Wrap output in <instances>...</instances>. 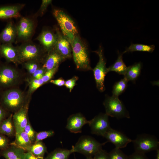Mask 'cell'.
Masks as SVG:
<instances>
[{
    "label": "cell",
    "instance_id": "cell-1",
    "mask_svg": "<svg viewBox=\"0 0 159 159\" xmlns=\"http://www.w3.org/2000/svg\"><path fill=\"white\" fill-rule=\"evenodd\" d=\"M16 47L19 64L30 61L42 63L47 53L41 45L33 43L31 40L22 42Z\"/></svg>",
    "mask_w": 159,
    "mask_h": 159
},
{
    "label": "cell",
    "instance_id": "cell-2",
    "mask_svg": "<svg viewBox=\"0 0 159 159\" xmlns=\"http://www.w3.org/2000/svg\"><path fill=\"white\" fill-rule=\"evenodd\" d=\"M70 43L77 69L84 70H91L87 48L79 34L75 36Z\"/></svg>",
    "mask_w": 159,
    "mask_h": 159
},
{
    "label": "cell",
    "instance_id": "cell-3",
    "mask_svg": "<svg viewBox=\"0 0 159 159\" xmlns=\"http://www.w3.org/2000/svg\"><path fill=\"white\" fill-rule=\"evenodd\" d=\"M1 104L8 110L15 112L25 103L24 93L19 89L14 88L6 90L1 95Z\"/></svg>",
    "mask_w": 159,
    "mask_h": 159
},
{
    "label": "cell",
    "instance_id": "cell-4",
    "mask_svg": "<svg viewBox=\"0 0 159 159\" xmlns=\"http://www.w3.org/2000/svg\"><path fill=\"white\" fill-rule=\"evenodd\" d=\"M107 142L100 143L94 138L89 136H81L75 145L71 149L72 153H81L86 157H92L102 149V146Z\"/></svg>",
    "mask_w": 159,
    "mask_h": 159
},
{
    "label": "cell",
    "instance_id": "cell-5",
    "mask_svg": "<svg viewBox=\"0 0 159 159\" xmlns=\"http://www.w3.org/2000/svg\"><path fill=\"white\" fill-rule=\"evenodd\" d=\"M53 14L59 26L62 33L69 42H71L75 36L78 34L74 21L61 10L54 9Z\"/></svg>",
    "mask_w": 159,
    "mask_h": 159
},
{
    "label": "cell",
    "instance_id": "cell-6",
    "mask_svg": "<svg viewBox=\"0 0 159 159\" xmlns=\"http://www.w3.org/2000/svg\"><path fill=\"white\" fill-rule=\"evenodd\" d=\"M132 142L135 152L145 154L159 149V141L153 135L145 133L138 135Z\"/></svg>",
    "mask_w": 159,
    "mask_h": 159
},
{
    "label": "cell",
    "instance_id": "cell-7",
    "mask_svg": "<svg viewBox=\"0 0 159 159\" xmlns=\"http://www.w3.org/2000/svg\"><path fill=\"white\" fill-rule=\"evenodd\" d=\"M105 113L108 116L117 119L130 118L129 112L118 97L107 96L103 102Z\"/></svg>",
    "mask_w": 159,
    "mask_h": 159
},
{
    "label": "cell",
    "instance_id": "cell-8",
    "mask_svg": "<svg viewBox=\"0 0 159 159\" xmlns=\"http://www.w3.org/2000/svg\"><path fill=\"white\" fill-rule=\"evenodd\" d=\"M16 25L17 42H25L31 40L34 34L35 27L34 20L27 17H21Z\"/></svg>",
    "mask_w": 159,
    "mask_h": 159
},
{
    "label": "cell",
    "instance_id": "cell-9",
    "mask_svg": "<svg viewBox=\"0 0 159 159\" xmlns=\"http://www.w3.org/2000/svg\"><path fill=\"white\" fill-rule=\"evenodd\" d=\"M98 55L99 60L95 67L92 69L95 81L96 87L101 92L105 90V79L107 73L106 62L103 55L102 49L100 47L99 49L95 51Z\"/></svg>",
    "mask_w": 159,
    "mask_h": 159
},
{
    "label": "cell",
    "instance_id": "cell-10",
    "mask_svg": "<svg viewBox=\"0 0 159 159\" xmlns=\"http://www.w3.org/2000/svg\"><path fill=\"white\" fill-rule=\"evenodd\" d=\"M20 74L16 68L10 65L0 64V87H11L18 83Z\"/></svg>",
    "mask_w": 159,
    "mask_h": 159
},
{
    "label": "cell",
    "instance_id": "cell-11",
    "mask_svg": "<svg viewBox=\"0 0 159 159\" xmlns=\"http://www.w3.org/2000/svg\"><path fill=\"white\" fill-rule=\"evenodd\" d=\"M108 117L105 113H100L89 120L88 124L91 133L103 137L111 128Z\"/></svg>",
    "mask_w": 159,
    "mask_h": 159
},
{
    "label": "cell",
    "instance_id": "cell-12",
    "mask_svg": "<svg viewBox=\"0 0 159 159\" xmlns=\"http://www.w3.org/2000/svg\"><path fill=\"white\" fill-rule=\"evenodd\" d=\"M104 137L113 144L115 148L121 149L125 147L132 140L122 132L111 127L106 132Z\"/></svg>",
    "mask_w": 159,
    "mask_h": 159
},
{
    "label": "cell",
    "instance_id": "cell-13",
    "mask_svg": "<svg viewBox=\"0 0 159 159\" xmlns=\"http://www.w3.org/2000/svg\"><path fill=\"white\" fill-rule=\"evenodd\" d=\"M29 103V102H27L13 115L12 120L15 134L23 131L27 124L28 119L27 114Z\"/></svg>",
    "mask_w": 159,
    "mask_h": 159
},
{
    "label": "cell",
    "instance_id": "cell-14",
    "mask_svg": "<svg viewBox=\"0 0 159 159\" xmlns=\"http://www.w3.org/2000/svg\"><path fill=\"white\" fill-rule=\"evenodd\" d=\"M57 40L54 48L65 59L72 57V48L69 40L58 28H56Z\"/></svg>",
    "mask_w": 159,
    "mask_h": 159
},
{
    "label": "cell",
    "instance_id": "cell-15",
    "mask_svg": "<svg viewBox=\"0 0 159 159\" xmlns=\"http://www.w3.org/2000/svg\"><path fill=\"white\" fill-rule=\"evenodd\" d=\"M36 39L47 53L54 48L57 40V35L56 33H54L50 30L44 29Z\"/></svg>",
    "mask_w": 159,
    "mask_h": 159
},
{
    "label": "cell",
    "instance_id": "cell-16",
    "mask_svg": "<svg viewBox=\"0 0 159 159\" xmlns=\"http://www.w3.org/2000/svg\"><path fill=\"white\" fill-rule=\"evenodd\" d=\"M89 122V120L82 114L77 113L71 115L68 118L66 128L72 133H80L83 126L88 124Z\"/></svg>",
    "mask_w": 159,
    "mask_h": 159
},
{
    "label": "cell",
    "instance_id": "cell-17",
    "mask_svg": "<svg viewBox=\"0 0 159 159\" xmlns=\"http://www.w3.org/2000/svg\"><path fill=\"white\" fill-rule=\"evenodd\" d=\"M65 59L54 48L47 52L42 61V67L46 70L59 67V64Z\"/></svg>",
    "mask_w": 159,
    "mask_h": 159
},
{
    "label": "cell",
    "instance_id": "cell-18",
    "mask_svg": "<svg viewBox=\"0 0 159 159\" xmlns=\"http://www.w3.org/2000/svg\"><path fill=\"white\" fill-rule=\"evenodd\" d=\"M25 5L19 4L0 6V19L21 17L20 12Z\"/></svg>",
    "mask_w": 159,
    "mask_h": 159
},
{
    "label": "cell",
    "instance_id": "cell-19",
    "mask_svg": "<svg viewBox=\"0 0 159 159\" xmlns=\"http://www.w3.org/2000/svg\"><path fill=\"white\" fill-rule=\"evenodd\" d=\"M16 37V25L12 21H9L0 33V44H12L15 41Z\"/></svg>",
    "mask_w": 159,
    "mask_h": 159
},
{
    "label": "cell",
    "instance_id": "cell-20",
    "mask_svg": "<svg viewBox=\"0 0 159 159\" xmlns=\"http://www.w3.org/2000/svg\"><path fill=\"white\" fill-rule=\"evenodd\" d=\"M0 56L7 62H12L16 65L19 64L17 47L14 46L12 44H0Z\"/></svg>",
    "mask_w": 159,
    "mask_h": 159
},
{
    "label": "cell",
    "instance_id": "cell-21",
    "mask_svg": "<svg viewBox=\"0 0 159 159\" xmlns=\"http://www.w3.org/2000/svg\"><path fill=\"white\" fill-rule=\"evenodd\" d=\"M6 149L1 150V155L5 159H25V150L11 144Z\"/></svg>",
    "mask_w": 159,
    "mask_h": 159
},
{
    "label": "cell",
    "instance_id": "cell-22",
    "mask_svg": "<svg viewBox=\"0 0 159 159\" xmlns=\"http://www.w3.org/2000/svg\"><path fill=\"white\" fill-rule=\"evenodd\" d=\"M28 151L30 147L32 144L27 135L24 131L17 134H15L14 141L11 144Z\"/></svg>",
    "mask_w": 159,
    "mask_h": 159
},
{
    "label": "cell",
    "instance_id": "cell-23",
    "mask_svg": "<svg viewBox=\"0 0 159 159\" xmlns=\"http://www.w3.org/2000/svg\"><path fill=\"white\" fill-rule=\"evenodd\" d=\"M12 117V114H11L2 122L0 124V134L9 136L15 134Z\"/></svg>",
    "mask_w": 159,
    "mask_h": 159
},
{
    "label": "cell",
    "instance_id": "cell-24",
    "mask_svg": "<svg viewBox=\"0 0 159 159\" xmlns=\"http://www.w3.org/2000/svg\"><path fill=\"white\" fill-rule=\"evenodd\" d=\"M141 68L140 62L136 63L127 67L124 77L128 81L135 82L140 74Z\"/></svg>",
    "mask_w": 159,
    "mask_h": 159
},
{
    "label": "cell",
    "instance_id": "cell-25",
    "mask_svg": "<svg viewBox=\"0 0 159 159\" xmlns=\"http://www.w3.org/2000/svg\"><path fill=\"white\" fill-rule=\"evenodd\" d=\"M123 53L119 54L117 59L114 63L107 68V73L111 71L115 72L119 74H125L127 67L122 59Z\"/></svg>",
    "mask_w": 159,
    "mask_h": 159
},
{
    "label": "cell",
    "instance_id": "cell-26",
    "mask_svg": "<svg viewBox=\"0 0 159 159\" xmlns=\"http://www.w3.org/2000/svg\"><path fill=\"white\" fill-rule=\"evenodd\" d=\"M28 151L38 158L44 159V155L47 151V148L44 143L40 141L32 144Z\"/></svg>",
    "mask_w": 159,
    "mask_h": 159
},
{
    "label": "cell",
    "instance_id": "cell-27",
    "mask_svg": "<svg viewBox=\"0 0 159 159\" xmlns=\"http://www.w3.org/2000/svg\"><path fill=\"white\" fill-rule=\"evenodd\" d=\"M72 153L71 149L58 148L52 152L44 159H69Z\"/></svg>",
    "mask_w": 159,
    "mask_h": 159
},
{
    "label": "cell",
    "instance_id": "cell-28",
    "mask_svg": "<svg viewBox=\"0 0 159 159\" xmlns=\"http://www.w3.org/2000/svg\"><path fill=\"white\" fill-rule=\"evenodd\" d=\"M155 49L153 45H147L143 44H131L123 52V54L128 52L141 51L152 52Z\"/></svg>",
    "mask_w": 159,
    "mask_h": 159
},
{
    "label": "cell",
    "instance_id": "cell-29",
    "mask_svg": "<svg viewBox=\"0 0 159 159\" xmlns=\"http://www.w3.org/2000/svg\"><path fill=\"white\" fill-rule=\"evenodd\" d=\"M128 81L124 77L116 82L113 85L112 90V95L118 97L122 93L127 86Z\"/></svg>",
    "mask_w": 159,
    "mask_h": 159
},
{
    "label": "cell",
    "instance_id": "cell-30",
    "mask_svg": "<svg viewBox=\"0 0 159 159\" xmlns=\"http://www.w3.org/2000/svg\"><path fill=\"white\" fill-rule=\"evenodd\" d=\"M40 63L37 61H30L24 62L22 64L28 72L32 75L37 69L42 67Z\"/></svg>",
    "mask_w": 159,
    "mask_h": 159
},
{
    "label": "cell",
    "instance_id": "cell-31",
    "mask_svg": "<svg viewBox=\"0 0 159 159\" xmlns=\"http://www.w3.org/2000/svg\"><path fill=\"white\" fill-rule=\"evenodd\" d=\"M109 159H127L128 156L120 149L115 148L108 153Z\"/></svg>",
    "mask_w": 159,
    "mask_h": 159
},
{
    "label": "cell",
    "instance_id": "cell-32",
    "mask_svg": "<svg viewBox=\"0 0 159 159\" xmlns=\"http://www.w3.org/2000/svg\"><path fill=\"white\" fill-rule=\"evenodd\" d=\"M44 84L42 78L31 79L29 82L28 93H32Z\"/></svg>",
    "mask_w": 159,
    "mask_h": 159
},
{
    "label": "cell",
    "instance_id": "cell-33",
    "mask_svg": "<svg viewBox=\"0 0 159 159\" xmlns=\"http://www.w3.org/2000/svg\"><path fill=\"white\" fill-rule=\"evenodd\" d=\"M54 132L52 130L36 132L34 143L52 136Z\"/></svg>",
    "mask_w": 159,
    "mask_h": 159
},
{
    "label": "cell",
    "instance_id": "cell-34",
    "mask_svg": "<svg viewBox=\"0 0 159 159\" xmlns=\"http://www.w3.org/2000/svg\"><path fill=\"white\" fill-rule=\"evenodd\" d=\"M24 131L28 136L32 143H34L37 132L33 129L29 119L27 124L24 129Z\"/></svg>",
    "mask_w": 159,
    "mask_h": 159
},
{
    "label": "cell",
    "instance_id": "cell-35",
    "mask_svg": "<svg viewBox=\"0 0 159 159\" xmlns=\"http://www.w3.org/2000/svg\"><path fill=\"white\" fill-rule=\"evenodd\" d=\"M58 67H57L52 69L46 71L42 78L44 84L51 80L58 70Z\"/></svg>",
    "mask_w": 159,
    "mask_h": 159
},
{
    "label": "cell",
    "instance_id": "cell-36",
    "mask_svg": "<svg viewBox=\"0 0 159 159\" xmlns=\"http://www.w3.org/2000/svg\"><path fill=\"white\" fill-rule=\"evenodd\" d=\"M52 0H43L39 10L35 16H42L46 11L47 7L52 3Z\"/></svg>",
    "mask_w": 159,
    "mask_h": 159
},
{
    "label": "cell",
    "instance_id": "cell-37",
    "mask_svg": "<svg viewBox=\"0 0 159 159\" xmlns=\"http://www.w3.org/2000/svg\"><path fill=\"white\" fill-rule=\"evenodd\" d=\"M78 77L74 76L71 78L65 81L64 85L71 92L76 85V82L78 80Z\"/></svg>",
    "mask_w": 159,
    "mask_h": 159
},
{
    "label": "cell",
    "instance_id": "cell-38",
    "mask_svg": "<svg viewBox=\"0 0 159 159\" xmlns=\"http://www.w3.org/2000/svg\"><path fill=\"white\" fill-rule=\"evenodd\" d=\"M9 146V141L8 138L4 135L0 134V149L4 150Z\"/></svg>",
    "mask_w": 159,
    "mask_h": 159
},
{
    "label": "cell",
    "instance_id": "cell-39",
    "mask_svg": "<svg viewBox=\"0 0 159 159\" xmlns=\"http://www.w3.org/2000/svg\"><path fill=\"white\" fill-rule=\"evenodd\" d=\"M93 158L94 159H109L108 153L102 149L94 155Z\"/></svg>",
    "mask_w": 159,
    "mask_h": 159
},
{
    "label": "cell",
    "instance_id": "cell-40",
    "mask_svg": "<svg viewBox=\"0 0 159 159\" xmlns=\"http://www.w3.org/2000/svg\"><path fill=\"white\" fill-rule=\"evenodd\" d=\"M46 70L41 67L37 69L34 73L32 75V79H39L42 78Z\"/></svg>",
    "mask_w": 159,
    "mask_h": 159
},
{
    "label": "cell",
    "instance_id": "cell-41",
    "mask_svg": "<svg viewBox=\"0 0 159 159\" xmlns=\"http://www.w3.org/2000/svg\"><path fill=\"white\" fill-rule=\"evenodd\" d=\"M127 159H149L145 154L135 152L128 156Z\"/></svg>",
    "mask_w": 159,
    "mask_h": 159
},
{
    "label": "cell",
    "instance_id": "cell-42",
    "mask_svg": "<svg viewBox=\"0 0 159 159\" xmlns=\"http://www.w3.org/2000/svg\"><path fill=\"white\" fill-rule=\"evenodd\" d=\"M50 82L58 86H62L64 85L65 81L61 78L55 80H51Z\"/></svg>",
    "mask_w": 159,
    "mask_h": 159
},
{
    "label": "cell",
    "instance_id": "cell-43",
    "mask_svg": "<svg viewBox=\"0 0 159 159\" xmlns=\"http://www.w3.org/2000/svg\"><path fill=\"white\" fill-rule=\"evenodd\" d=\"M6 109L0 103V124L6 118Z\"/></svg>",
    "mask_w": 159,
    "mask_h": 159
},
{
    "label": "cell",
    "instance_id": "cell-44",
    "mask_svg": "<svg viewBox=\"0 0 159 159\" xmlns=\"http://www.w3.org/2000/svg\"><path fill=\"white\" fill-rule=\"evenodd\" d=\"M25 159H41L37 157L29 152L27 151L25 153Z\"/></svg>",
    "mask_w": 159,
    "mask_h": 159
},
{
    "label": "cell",
    "instance_id": "cell-45",
    "mask_svg": "<svg viewBox=\"0 0 159 159\" xmlns=\"http://www.w3.org/2000/svg\"><path fill=\"white\" fill-rule=\"evenodd\" d=\"M156 151V159H159V149L157 150Z\"/></svg>",
    "mask_w": 159,
    "mask_h": 159
},
{
    "label": "cell",
    "instance_id": "cell-46",
    "mask_svg": "<svg viewBox=\"0 0 159 159\" xmlns=\"http://www.w3.org/2000/svg\"><path fill=\"white\" fill-rule=\"evenodd\" d=\"M86 159H94V158L92 157H87Z\"/></svg>",
    "mask_w": 159,
    "mask_h": 159
},
{
    "label": "cell",
    "instance_id": "cell-47",
    "mask_svg": "<svg viewBox=\"0 0 159 159\" xmlns=\"http://www.w3.org/2000/svg\"><path fill=\"white\" fill-rule=\"evenodd\" d=\"M1 57L0 56V58Z\"/></svg>",
    "mask_w": 159,
    "mask_h": 159
}]
</instances>
